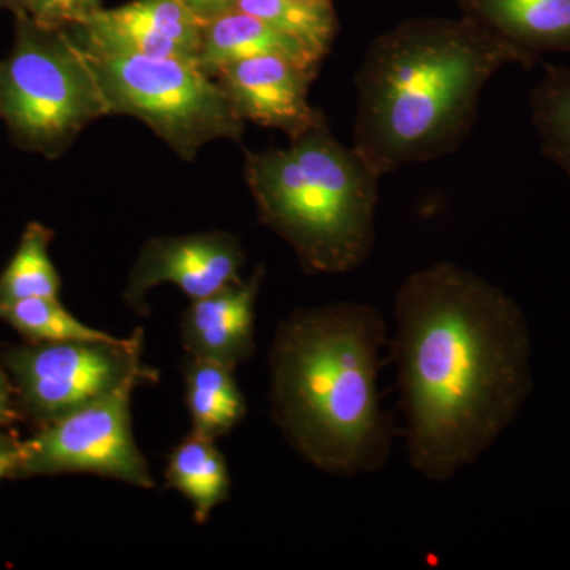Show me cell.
Instances as JSON below:
<instances>
[{"mask_svg":"<svg viewBox=\"0 0 570 570\" xmlns=\"http://www.w3.org/2000/svg\"><path fill=\"white\" fill-rule=\"evenodd\" d=\"M170 489L189 499L197 523L204 524L230 494L227 461L213 439L190 433L176 445L165 469Z\"/></svg>","mask_w":570,"mask_h":570,"instance_id":"2e32d148","label":"cell"},{"mask_svg":"<svg viewBox=\"0 0 570 570\" xmlns=\"http://www.w3.org/2000/svg\"><path fill=\"white\" fill-rule=\"evenodd\" d=\"M279 55L318 70L322 59L309 48L242 10H230L206 22L202 36L198 66L209 75L243 59Z\"/></svg>","mask_w":570,"mask_h":570,"instance_id":"5bb4252c","label":"cell"},{"mask_svg":"<svg viewBox=\"0 0 570 570\" xmlns=\"http://www.w3.org/2000/svg\"><path fill=\"white\" fill-rule=\"evenodd\" d=\"M461 17L531 66L546 52L570 55V0H459Z\"/></svg>","mask_w":570,"mask_h":570,"instance_id":"4fadbf2b","label":"cell"},{"mask_svg":"<svg viewBox=\"0 0 570 570\" xmlns=\"http://www.w3.org/2000/svg\"><path fill=\"white\" fill-rule=\"evenodd\" d=\"M205 24L181 0H132L100 9L69 33L86 50L198 62Z\"/></svg>","mask_w":570,"mask_h":570,"instance_id":"30bf717a","label":"cell"},{"mask_svg":"<svg viewBox=\"0 0 570 570\" xmlns=\"http://www.w3.org/2000/svg\"><path fill=\"white\" fill-rule=\"evenodd\" d=\"M311 2H328V0H311Z\"/></svg>","mask_w":570,"mask_h":570,"instance_id":"484cf974","label":"cell"},{"mask_svg":"<svg viewBox=\"0 0 570 570\" xmlns=\"http://www.w3.org/2000/svg\"><path fill=\"white\" fill-rule=\"evenodd\" d=\"M245 174L262 223L307 275H343L370 257L381 178L326 121L288 148L247 153Z\"/></svg>","mask_w":570,"mask_h":570,"instance_id":"277c9868","label":"cell"},{"mask_svg":"<svg viewBox=\"0 0 570 570\" xmlns=\"http://www.w3.org/2000/svg\"><path fill=\"white\" fill-rule=\"evenodd\" d=\"M236 10L246 11L291 37L324 59L332 50L337 32L336 11L332 0H238Z\"/></svg>","mask_w":570,"mask_h":570,"instance_id":"ac0fdd59","label":"cell"},{"mask_svg":"<svg viewBox=\"0 0 570 570\" xmlns=\"http://www.w3.org/2000/svg\"><path fill=\"white\" fill-rule=\"evenodd\" d=\"M258 265L246 281L190 302L181 322V340L190 358L214 360L230 367L255 352V303L264 283Z\"/></svg>","mask_w":570,"mask_h":570,"instance_id":"7c38bea8","label":"cell"},{"mask_svg":"<svg viewBox=\"0 0 570 570\" xmlns=\"http://www.w3.org/2000/svg\"><path fill=\"white\" fill-rule=\"evenodd\" d=\"M181 2L202 21L208 22L234 10L238 0H181Z\"/></svg>","mask_w":570,"mask_h":570,"instance_id":"603a6c76","label":"cell"},{"mask_svg":"<svg viewBox=\"0 0 570 570\" xmlns=\"http://www.w3.org/2000/svg\"><path fill=\"white\" fill-rule=\"evenodd\" d=\"M102 9V0H26L21 13L41 28L69 31Z\"/></svg>","mask_w":570,"mask_h":570,"instance_id":"44dd1931","label":"cell"},{"mask_svg":"<svg viewBox=\"0 0 570 570\" xmlns=\"http://www.w3.org/2000/svg\"><path fill=\"white\" fill-rule=\"evenodd\" d=\"M14 390L11 387L10 379L7 377L6 371L0 367V426L10 425L20 419L18 409L14 406Z\"/></svg>","mask_w":570,"mask_h":570,"instance_id":"cb8c5ba5","label":"cell"},{"mask_svg":"<svg viewBox=\"0 0 570 570\" xmlns=\"http://www.w3.org/2000/svg\"><path fill=\"white\" fill-rule=\"evenodd\" d=\"M111 116L96 71L69 31L14 14V37L0 61V119L22 151L59 159L78 135Z\"/></svg>","mask_w":570,"mask_h":570,"instance_id":"5b68a950","label":"cell"},{"mask_svg":"<svg viewBox=\"0 0 570 570\" xmlns=\"http://www.w3.org/2000/svg\"><path fill=\"white\" fill-rule=\"evenodd\" d=\"M156 379V371L145 367L107 395L45 423L36 436L22 442L17 475L88 472L153 489L148 460L135 442L130 401L138 385Z\"/></svg>","mask_w":570,"mask_h":570,"instance_id":"52a82bcc","label":"cell"},{"mask_svg":"<svg viewBox=\"0 0 570 570\" xmlns=\"http://www.w3.org/2000/svg\"><path fill=\"white\" fill-rule=\"evenodd\" d=\"M532 122L546 157L570 181V66H547L531 96Z\"/></svg>","mask_w":570,"mask_h":570,"instance_id":"d6986e66","label":"cell"},{"mask_svg":"<svg viewBox=\"0 0 570 570\" xmlns=\"http://www.w3.org/2000/svg\"><path fill=\"white\" fill-rule=\"evenodd\" d=\"M112 115L145 122L181 159L194 160L216 140L239 141V118L219 81L198 62L86 50Z\"/></svg>","mask_w":570,"mask_h":570,"instance_id":"8992f818","label":"cell"},{"mask_svg":"<svg viewBox=\"0 0 570 570\" xmlns=\"http://www.w3.org/2000/svg\"><path fill=\"white\" fill-rule=\"evenodd\" d=\"M26 0H0V10L10 11L11 14L21 13L24 9Z\"/></svg>","mask_w":570,"mask_h":570,"instance_id":"d4e9b609","label":"cell"},{"mask_svg":"<svg viewBox=\"0 0 570 570\" xmlns=\"http://www.w3.org/2000/svg\"><path fill=\"white\" fill-rule=\"evenodd\" d=\"M395 321L409 461L430 482H449L497 442L530 396L527 318L497 285L438 262L401 284Z\"/></svg>","mask_w":570,"mask_h":570,"instance_id":"6da1fadb","label":"cell"},{"mask_svg":"<svg viewBox=\"0 0 570 570\" xmlns=\"http://www.w3.org/2000/svg\"><path fill=\"white\" fill-rule=\"evenodd\" d=\"M51 228L29 223L20 245L0 273V305L24 298H59L61 277L52 264Z\"/></svg>","mask_w":570,"mask_h":570,"instance_id":"e0dca14e","label":"cell"},{"mask_svg":"<svg viewBox=\"0 0 570 570\" xmlns=\"http://www.w3.org/2000/svg\"><path fill=\"white\" fill-rule=\"evenodd\" d=\"M22 455V442L0 434V480L17 475Z\"/></svg>","mask_w":570,"mask_h":570,"instance_id":"7402d4cb","label":"cell"},{"mask_svg":"<svg viewBox=\"0 0 570 570\" xmlns=\"http://www.w3.org/2000/svg\"><path fill=\"white\" fill-rule=\"evenodd\" d=\"M316 77V70L279 55L243 59L214 75L243 121L281 130L288 140L325 121L309 102Z\"/></svg>","mask_w":570,"mask_h":570,"instance_id":"8fae6325","label":"cell"},{"mask_svg":"<svg viewBox=\"0 0 570 570\" xmlns=\"http://www.w3.org/2000/svg\"><path fill=\"white\" fill-rule=\"evenodd\" d=\"M184 379L193 433L216 441L245 419L246 400L236 384L234 367L214 360L190 358Z\"/></svg>","mask_w":570,"mask_h":570,"instance_id":"9a60e30c","label":"cell"},{"mask_svg":"<svg viewBox=\"0 0 570 570\" xmlns=\"http://www.w3.org/2000/svg\"><path fill=\"white\" fill-rule=\"evenodd\" d=\"M142 332L116 343H32L7 355L22 411L43 423L61 419L145 370Z\"/></svg>","mask_w":570,"mask_h":570,"instance_id":"ba28073f","label":"cell"},{"mask_svg":"<svg viewBox=\"0 0 570 570\" xmlns=\"http://www.w3.org/2000/svg\"><path fill=\"white\" fill-rule=\"evenodd\" d=\"M387 325L367 303L296 309L269 352V403L295 452L330 474L356 478L385 466L392 425L379 396Z\"/></svg>","mask_w":570,"mask_h":570,"instance_id":"3957f363","label":"cell"},{"mask_svg":"<svg viewBox=\"0 0 570 570\" xmlns=\"http://www.w3.org/2000/svg\"><path fill=\"white\" fill-rule=\"evenodd\" d=\"M509 63L512 51L466 18L401 22L373 40L356 71L352 146L379 178L455 153L483 89Z\"/></svg>","mask_w":570,"mask_h":570,"instance_id":"7a4b0ae2","label":"cell"},{"mask_svg":"<svg viewBox=\"0 0 570 570\" xmlns=\"http://www.w3.org/2000/svg\"><path fill=\"white\" fill-rule=\"evenodd\" d=\"M246 254L238 236L228 232H202L181 236H157L141 247L124 302L146 316V296L160 284H174L190 302L242 281Z\"/></svg>","mask_w":570,"mask_h":570,"instance_id":"9c48e42d","label":"cell"},{"mask_svg":"<svg viewBox=\"0 0 570 570\" xmlns=\"http://www.w3.org/2000/svg\"><path fill=\"white\" fill-rule=\"evenodd\" d=\"M0 318L32 343H116L121 340L71 316L59 298H24L0 305Z\"/></svg>","mask_w":570,"mask_h":570,"instance_id":"ffe728a7","label":"cell"}]
</instances>
